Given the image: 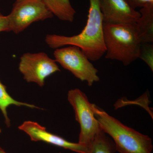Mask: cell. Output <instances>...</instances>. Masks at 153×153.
<instances>
[{
	"label": "cell",
	"instance_id": "obj_1",
	"mask_svg": "<svg viewBox=\"0 0 153 153\" xmlns=\"http://www.w3.org/2000/svg\"><path fill=\"white\" fill-rule=\"evenodd\" d=\"M45 42L50 48L57 49L66 45L76 46L88 59L97 61L106 52L103 37V22L99 0H89L87 23L82 32L75 36L48 34Z\"/></svg>",
	"mask_w": 153,
	"mask_h": 153
},
{
	"label": "cell",
	"instance_id": "obj_2",
	"mask_svg": "<svg viewBox=\"0 0 153 153\" xmlns=\"http://www.w3.org/2000/svg\"><path fill=\"white\" fill-rule=\"evenodd\" d=\"M103 37L107 59L118 60L127 66L139 58L142 43L136 23H103Z\"/></svg>",
	"mask_w": 153,
	"mask_h": 153
},
{
	"label": "cell",
	"instance_id": "obj_3",
	"mask_svg": "<svg viewBox=\"0 0 153 153\" xmlns=\"http://www.w3.org/2000/svg\"><path fill=\"white\" fill-rule=\"evenodd\" d=\"M95 117L102 129L113 139L120 153H152V139L126 126L94 104Z\"/></svg>",
	"mask_w": 153,
	"mask_h": 153
},
{
	"label": "cell",
	"instance_id": "obj_4",
	"mask_svg": "<svg viewBox=\"0 0 153 153\" xmlns=\"http://www.w3.org/2000/svg\"><path fill=\"white\" fill-rule=\"evenodd\" d=\"M68 100L74 108L76 120L80 125L78 143L90 149L96 136L102 131L95 117L94 104L89 102L86 95L78 88L68 91Z\"/></svg>",
	"mask_w": 153,
	"mask_h": 153
},
{
	"label": "cell",
	"instance_id": "obj_5",
	"mask_svg": "<svg viewBox=\"0 0 153 153\" xmlns=\"http://www.w3.org/2000/svg\"><path fill=\"white\" fill-rule=\"evenodd\" d=\"M54 56L56 62L76 78L86 81L88 86L99 81L98 70L79 47L71 46L58 48L54 52Z\"/></svg>",
	"mask_w": 153,
	"mask_h": 153
},
{
	"label": "cell",
	"instance_id": "obj_6",
	"mask_svg": "<svg viewBox=\"0 0 153 153\" xmlns=\"http://www.w3.org/2000/svg\"><path fill=\"white\" fill-rule=\"evenodd\" d=\"M53 16L43 0H19L16 1L7 16L10 31L19 34L34 22L50 19Z\"/></svg>",
	"mask_w": 153,
	"mask_h": 153
},
{
	"label": "cell",
	"instance_id": "obj_7",
	"mask_svg": "<svg viewBox=\"0 0 153 153\" xmlns=\"http://www.w3.org/2000/svg\"><path fill=\"white\" fill-rule=\"evenodd\" d=\"M19 68L27 82H36L41 87L44 86L47 77L60 71L55 60L44 52L23 54Z\"/></svg>",
	"mask_w": 153,
	"mask_h": 153
},
{
	"label": "cell",
	"instance_id": "obj_8",
	"mask_svg": "<svg viewBox=\"0 0 153 153\" xmlns=\"http://www.w3.org/2000/svg\"><path fill=\"white\" fill-rule=\"evenodd\" d=\"M103 23L108 25L136 23L140 13L124 0H99Z\"/></svg>",
	"mask_w": 153,
	"mask_h": 153
},
{
	"label": "cell",
	"instance_id": "obj_9",
	"mask_svg": "<svg viewBox=\"0 0 153 153\" xmlns=\"http://www.w3.org/2000/svg\"><path fill=\"white\" fill-rule=\"evenodd\" d=\"M19 129L26 133L33 141H43L70 150L78 153H89L90 149L79 143L68 141L59 136L47 131L46 128L37 123L27 121L19 127Z\"/></svg>",
	"mask_w": 153,
	"mask_h": 153
},
{
	"label": "cell",
	"instance_id": "obj_10",
	"mask_svg": "<svg viewBox=\"0 0 153 153\" xmlns=\"http://www.w3.org/2000/svg\"><path fill=\"white\" fill-rule=\"evenodd\" d=\"M140 17L136 23L138 35L142 44L153 42V2L141 8Z\"/></svg>",
	"mask_w": 153,
	"mask_h": 153
},
{
	"label": "cell",
	"instance_id": "obj_11",
	"mask_svg": "<svg viewBox=\"0 0 153 153\" xmlns=\"http://www.w3.org/2000/svg\"><path fill=\"white\" fill-rule=\"evenodd\" d=\"M47 8L60 20L72 22L76 11L70 0H43Z\"/></svg>",
	"mask_w": 153,
	"mask_h": 153
},
{
	"label": "cell",
	"instance_id": "obj_12",
	"mask_svg": "<svg viewBox=\"0 0 153 153\" xmlns=\"http://www.w3.org/2000/svg\"><path fill=\"white\" fill-rule=\"evenodd\" d=\"M13 105L18 106H27L31 108H39L34 105L17 101L11 97L7 91L6 86L0 81V110L4 115L5 123L8 127L10 126V120L8 116L7 109L9 106Z\"/></svg>",
	"mask_w": 153,
	"mask_h": 153
},
{
	"label": "cell",
	"instance_id": "obj_13",
	"mask_svg": "<svg viewBox=\"0 0 153 153\" xmlns=\"http://www.w3.org/2000/svg\"><path fill=\"white\" fill-rule=\"evenodd\" d=\"M115 145L103 131L96 136L90 148L89 153H114Z\"/></svg>",
	"mask_w": 153,
	"mask_h": 153
},
{
	"label": "cell",
	"instance_id": "obj_14",
	"mask_svg": "<svg viewBox=\"0 0 153 153\" xmlns=\"http://www.w3.org/2000/svg\"><path fill=\"white\" fill-rule=\"evenodd\" d=\"M139 58L147 64L153 71V46L151 44H142Z\"/></svg>",
	"mask_w": 153,
	"mask_h": 153
},
{
	"label": "cell",
	"instance_id": "obj_15",
	"mask_svg": "<svg viewBox=\"0 0 153 153\" xmlns=\"http://www.w3.org/2000/svg\"><path fill=\"white\" fill-rule=\"evenodd\" d=\"M128 4L135 9L137 8H143L150 3H153V0H124Z\"/></svg>",
	"mask_w": 153,
	"mask_h": 153
},
{
	"label": "cell",
	"instance_id": "obj_16",
	"mask_svg": "<svg viewBox=\"0 0 153 153\" xmlns=\"http://www.w3.org/2000/svg\"><path fill=\"white\" fill-rule=\"evenodd\" d=\"M10 32L7 16H4L0 13V33Z\"/></svg>",
	"mask_w": 153,
	"mask_h": 153
},
{
	"label": "cell",
	"instance_id": "obj_17",
	"mask_svg": "<svg viewBox=\"0 0 153 153\" xmlns=\"http://www.w3.org/2000/svg\"><path fill=\"white\" fill-rule=\"evenodd\" d=\"M0 153H7L3 149L0 147Z\"/></svg>",
	"mask_w": 153,
	"mask_h": 153
},
{
	"label": "cell",
	"instance_id": "obj_18",
	"mask_svg": "<svg viewBox=\"0 0 153 153\" xmlns=\"http://www.w3.org/2000/svg\"><path fill=\"white\" fill-rule=\"evenodd\" d=\"M1 128H0V133L1 132Z\"/></svg>",
	"mask_w": 153,
	"mask_h": 153
},
{
	"label": "cell",
	"instance_id": "obj_19",
	"mask_svg": "<svg viewBox=\"0 0 153 153\" xmlns=\"http://www.w3.org/2000/svg\"><path fill=\"white\" fill-rule=\"evenodd\" d=\"M16 1H19V0H16Z\"/></svg>",
	"mask_w": 153,
	"mask_h": 153
}]
</instances>
